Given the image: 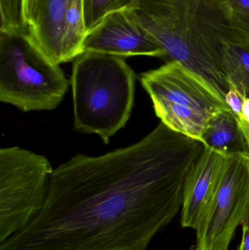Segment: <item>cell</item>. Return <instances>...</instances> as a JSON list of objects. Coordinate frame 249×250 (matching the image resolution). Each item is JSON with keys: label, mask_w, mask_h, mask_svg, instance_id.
<instances>
[{"label": "cell", "mask_w": 249, "mask_h": 250, "mask_svg": "<svg viewBox=\"0 0 249 250\" xmlns=\"http://www.w3.org/2000/svg\"><path fill=\"white\" fill-rule=\"evenodd\" d=\"M248 144L249 151V98L244 97L242 112L237 117Z\"/></svg>", "instance_id": "ac0fdd59"}, {"label": "cell", "mask_w": 249, "mask_h": 250, "mask_svg": "<svg viewBox=\"0 0 249 250\" xmlns=\"http://www.w3.org/2000/svg\"><path fill=\"white\" fill-rule=\"evenodd\" d=\"M206 148L225 156H249L248 144L236 115L230 109L215 113L209 120L202 135Z\"/></svg>", "instance_id": "8fae6325"}, {"label": "cell", "mask_w": 249, "mask_h": 250, "mask_svg": "<svg viewBox=\"0 0 249 250\" xmlns=\"http://www.w3.org/2000/svg\"><path fill=\"white\" fill-rule=\"evenodd\" d=\"M243 226L242 239L238 250H249V227Z\"/></svg>", "instance_id": "ffe728a7"}, {"label": "cell", "mask_w": 249, "mask_h": 250, "mask_svg": "<svg viewBox=\"0 0 249 250\" xmlns=\"http://www.w3.org/2000/svg\"><path fill=\"white\" fill-rule=\"evenodd\" d=\"M42 1V0H24V18L29 27L33 23Z\"/></svg>", "instance_id": "d6986e66"}, {"label": "cell", "mask_w": 249, "mask_h": 250, "mask_svg": "<svg viewBox=\"0 0 249 250\" xmlns=\"http://www.w3.org/2000/svg\"><path fill=\"white\" fill-rule=\"evenodd\" d=\"M249 208V157L228 156L217 192L196 229L198 250H229Z\"/></svg>", "instance_id": "8992f818"}, {"label": "cell", "mask_w": 249, "mask_h": 250, "mask_svg": "<svg viewBox=\"0 0 249 250\" xmlns=\"http://www.w3.org/2000/svg\"><path fill=\"white\" fill-rule=\"evenodd\" d=\"M203 142L160 123L135 144L53 170L45 204L0 250H146L181 210Z\"/></svg>", "instance_id": "6da1fadb"}, {"label": "cell", "mask_w": 249, "mask_h": 250, "mask_svg": "<svg viewBox=\"0 0 249 250\" xmlns=\"http://www.w3.org/2000/svg\"><path fill=\"white\" fill-rule=\"evenodd\" d=\"M227 157L206 148L186 179L181 207V225L196 230L217 192Z\"/></svg>", "instance_id": "9c48e42d"}, {"label": "cell", "mask_w": 249, "mask_h": 250, "mask_svg": "<svg viewBox=\"0 0 249 250\" xmlns=\"http://www.w3.org/2000/svg\"><path fill=\"white\" fill-rule=\"evenodd\" d=\"M126 8L165 54L225 101L232 84L224 65L227 45L249 38L227 0H132Z\"/></svg>", "instance_id": "7a4b0ae2"}, {"label": "cell", "mask_w": 249, "mask_h": 250, "mask_svg": "<svg viewBox=\"0 0 249 250\" xmlns=\"http://www.w3.org/2000/svg\"><path fill=\"white\" fill-rule=\"evenodd\" d=\"M86 36L83 0H69L63 33L62 63L76 60L83 54Z\"/></svg>", "instance_id": "7c38bea8"}, {"label": "cell", "mask_w": 249, "mask_h": 250, "mask_svg": "<svg viewBox=\"0 0 249 250\" xmlns=\"http://www.w3.org/2000/svg\"><path fill=\"white\" fill-rule=\"evenodd\" d=\"M242 226H247L249 227V208L248 211H247V215H246L245 218H244V222H243Z\"/></svg>", "instance_id": "44dd1931"}, {"label": "cell", "mask_w": 249, "mask_h": 250, "mask_svg": "<svg viewBox=\"0 0 249 250\" xmlns=\"http://www.w3.org/2000/svg\"><path fill=\"white\" fill-rule=\"evenodd\" d=\"M53 170L45 156L19 146L0 149V243L42 210Z\"/></svg>", "instance_id": "5b68a950"}, {"label": "cell", "mask_w": 249, "mask_h": 250, "mask_svg": "<svg viewBox=\"0 0 249 250\" xmlns=\"http://www.w3.org/2000/svg\"><path fill=\"white\" fill-rule=\"evenodd\" d=\"M224 65L231 84L249 98V38L227 45Z\"/></svg>", "instance_id": "4fadbf2b"}, {"label": "cell", "mask_w": 249, "mask_h": 250, "mask_svg": "<svg viewBox=\"0 0 249 250\" xmlns=\"http://www.w3.org/2000/svg\"><path fill=\"white\" fill-rule=\"evenodd\" d=\"M74 126L105 144L122 129L134 104L135 74L123 57L86 52L73 63Z\"/></svg>", "instance_id": "3957f363"}, {"label": "cell", "mask_w": 249, "mask_h": 250, "mask_svg": "<svg viewBox=\"0 0 249 250\" xmlns=\"http://www.w3.org/2000/svg\"><path fill=\"white\" fill-rule=\"evenodd\" d=\"M132 0H83L86 33L110 13L126 8Z\"/></svg>", "instance_id": "5bb4252c"}, {"label": "cell", "mask_w": 249, "mask_h": 250, "mask_svg": "<svg viewBox=\"0 0 249 250\" xmlns=\"http://www.w3.org/2000/svg\"><path fill=\"white\" fill-rule=\"evenodd\" d=\"M139 79L152 103L213 114L222 109H230L204 82L177 62H167L159 68L142 73Z\"/></svg>", "instance_id": "52a82bcc"}, {"label": "cell", "mask_w": 249, "mask_h": 250, "mask_svg": "<svg viewBox=\"0 0 249 250\" xmlns=\"http://www.w3.org/2000/svg\"><path fill=\"white\" fill-rule=\"evenodd\" d=\"M116 57L147 56L165 60V54L127 8L113 12L86 33L83 53Z\"/></svg>", "instance_id": "ba28073f"}, {"label": "cell", "mask_w": 249, "mask_h": 250, "mask_svg": "<svg viewBox=\"0 0 249 250\" xmlns=\"http://www.w3.org/2000/svg\"><path fill=\"white\" fill-rule=\"evenodd\" d=\"M193 250H197V248H195V249Z\"/></svg>", "instance_id": "7402d4cb"}, {"label": "cell", "mask_w": 249, "mask_h": 250, "mask_svg": "<svg viewBox=\"0 0 249 250\" xmlns=\"http://www.w3.org/2000/svg\"><path fill=\"white\" fill-rule=\"evenodd\" d=\"M70 81L43 54L29 32H0V101L23 112L51 111Z\"/></svg>", "instance_id": "277c9868"}, {"label": "cell", "mask_w": 249, "mask_h": 250, "mask_svg": "<svg viewBox=\"0 0 249 250\" xmlns=\"http://www.w3.org/2000/svg\"><path fill=\"white\" fill-rule=\"evenodd\" d=\"M244 98V95L232 85L225 97L227 105L236 117L242 112Z\"/></svg>", "instance_id": "e0dca14e"}, {"label": "cell", "mask_w": 249, "mask_h": 250, "mask_svg": "<svg viewBox=\"0 0 249 250\" xmlns=\"http://www.w3.org/2000/svg\"><path fill=\"white\" fill-rule=\"evenodd\" d=\"M234 20L249 35V0H227Z\"/></svg>", "instance_id": "2e32d148"}, {"label": "cell", "mask_w": 249, "mask_h": 250, "mask_svg": "<svg viewBox=\"0 0 249 250\" xmlns=\"http://www.w3.org/2000/svg\"><path fill=\"white\" fill-rule=\"evenodd\" d=\"M1 32H29L24 18V0H0Z\"/></svg>", "instance_id": "9a60e30c"}, {"label": "cell", "mask_w": 249, "mask_h": 250, "mask_svg": "<svg viewBox=\"0 0 249 250\" xmlns=\"http://www.w3.org/2000/svg\"><path fill=\"white\" fill-rule=\"evenodd\" d=\"M69 0H42L29 33L50 61L62 64L63 33Z\"/></svg>", "instance_id": "30bf717a"}]
</instances>
